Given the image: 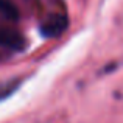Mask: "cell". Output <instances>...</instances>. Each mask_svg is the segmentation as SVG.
I'll return each instance as SVG.
<instances>
[{
	"mask_svg": "<svg viewBox=\"0 0 123 123\" xmlns=\"http://www.w3.org/2000/svg\"><path fill=\"white\" fill-rule=\"evenodd\" d=\"M0 45L12 51H24L27 48V39L16 28L0 27Z\"/></svg>",
	"mask_w": 123,
	"mask_h": 123,
	"instance_id": "2",
	"label": "cell"
},
{
	"mask_svg": "<svg viewBox=\"0 0 123 123\" xmlns=\"http://www.w3.org/2000/svg\"><path fill=\"white\" fill-rule=\"evenodd\" d=\"M16 87H17V83H14V81L9 83V84H3V86H0V100L6 98L12 90H16Z\"/></svg>",
	"mask_w": 123,
	"mask_h": 123,
	"instance_id": "4",
	"label": "cell"
},
{
	"mask_svg": "<svg viewBox=\"0 0 123 123\" xmlns=\"http://www.w3.org/2000/svg\"><path fill=\"white\" fill-rule=\"evenodd\" d=\"M0 12H2L6 19H9V20H17L19 19L17 8H16L11 2H8V0H0Z\"/></svg>",
	"mask_w": 123,
	"mask_h": 123,
	"instance_id": "3",
	"label": "cell"
},
{
	"mask_svg": "<svg viewBox=\"0 0 123 123\" xmlns=\"http://www.w3.org/2000/svg\"><path fill=\"white\" fill-rule=\"evenodd\" d=\"M69 27V17L66 12H53L45 17L39 25V31L44 37L53 39L64 33Z\"/></svg>",
	"mask_w": 123,
	"mask_h": 123,
	"instance_id": "1",
	"label": "cell"
}]
</instances>
